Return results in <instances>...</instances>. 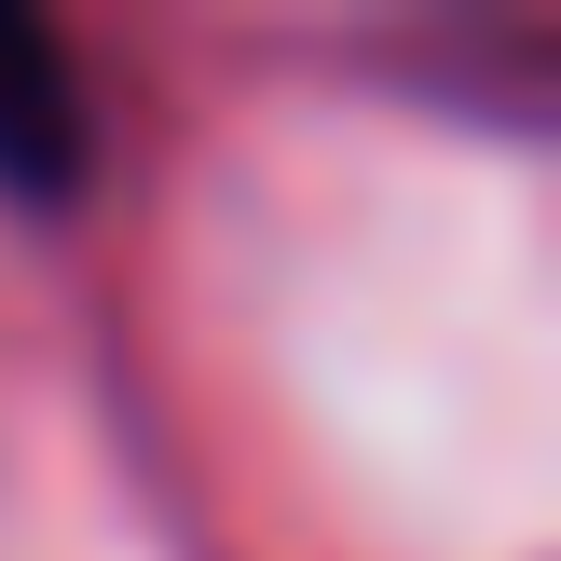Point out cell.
I'll list each match as a JSON object with an SVG mask.
<instances>
[{
	"label": "cell",
	"instance_id": "cell-1",
	"mask_svg": "<svg viewBox=\"0 0 561 561\" xmlns=\"http://www.w3.org/2000/svg\"><path fill=\"white\" fill-rule=\"evenodd\" d=\"M82 82H69V42H55L27 0H0V192L14 206H69L82 192Z\"/></svg>",
	"mask_w": 561,
	"mask_h": 561
}]
</instances>
